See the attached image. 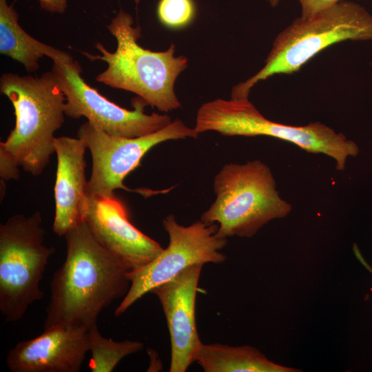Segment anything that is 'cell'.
I'll list each match as a JSON object with an SVG mask.
<instances>
[{
    "label": "cell",
    "instance_id": "obj_7",
    "mask_svg": "<svg viewBox=\"0 0 372 372\" xmlns=\"http://www.w3.org/2000/svg\"><path fill=\"white\" fill-rule=\"evenodd\" d=\"M42 216L35 211L11 216L0 225V311L6 322H17L43 297L40 289L54 249L44 244Z\"/></svg>",
    "mask_w": 372,
    "mask_h": 372
},
{
    "label": "cell",
    "instance_id": "obj_12",
    "mask_svg": "<svg viewBox=\"0 0 372 372\" xmlns=\"http://www.w3.org/2000/svg\"><path fill=\"white\" fill-rule=\"evenodd\" d=\"M203 265L189 267L153 288L162 306L171 340L170 372H185L196 362L203 344L196 323V296Z\"/></svg>",
    "mask_w": 372,
    "mask_h": 372
},
{
    "label": "cell",
    "instance_id": "obj_22",
    "mask_svg": "<svg viewBox=\"0 0 372 372\" xmlns=\"http://www.w3.org/2000/svg\"><path fill=\"white\" fill-rule=\"evenodd\" d=\"M280 0H269V3L272 7L276 6Z\"/></svg>",
    "mask_w": 372,
    "mask_h": 372
},
{
    "label": "cell",
    "instance_id": "obj_17",
    "mask_svg": "<svg viewBox=\"0 0 372 372\" xmlns=\"http://www.w3.org/2000/svg\"><path fill=\"white\" fill-rule=\"evenodd\" d=\"M91 359L89 368L92 372H111L118 362L128 355L143 348L140 341L125 340L114 341L103 337L94 324L87 331Z\"/></svg>",
    "mask_w": 372,
    "mask_h": 372
},
{
    "label": "cell",
    "instance_id": "obj_16",
    "mask_svg": "<svg viewBox=\"0 0 372 372\" xmlns=\"http://www.w3.org/2000/svg\"><path fill=\"white\" fill-rule=\"evenodd\" d=\"M196 362L205 372L299 371L273 362L257 349L250 346L203 343Z\"/></svg>",
    "mask_w": 372,
    "mask_h": 372
},
{
    "label": "cell",
    "instance_id": "obj_2",
    "mask_svg": "<svg viewBox=\"0 0 372 372\" xmlns=\"http://www.w3.org/2000/svg\"><path fill=\"white\" fill-rule=\"evenodd\" d=\"M133 23L132 17L121 9L107 25L116 40V50L111 52L98 42L95 48L102 55L82 52L92 61L101 60L107 63V68L96 76V81L133 92L161 112H168L180 107L174 83L187 68V59L174 56L173 43L163 52L143 48L138 43L141 29L139 25L133 27Z\"/></svg>",
    "mask_w": 372,
    "mask_h": 372
},
{
    "label": "cell",
    "instance_id": "obj_4",
    "mask_svg": "<svg viewBox=\"0 0 372 372\" xmlns=\"http://www.w3.org/2000/svg\"><path fill=\"white\" fill-rule=\"evenodd\" d=\"M347 40H372V15L359 4L340 1L313 15L297 18L276 37L264 67L234 86L231 98H248L260 81L296 72L322 50Z\"/></svg>",
    "mask_w": 372,
    "mask_h": 372
},
{
    "label": "cell",
    "instance_id": "obj_8",
    "mask_svg": "<svg viewBox=\"0 0 372 372\" xmlns=\"http://www.w3.org/2000/svg\"><path fill=\"white\" fill-rule=\"evenodd\" d=\"M163 226L169 236L167 247L146 265L130 271V287L114 311L116 316L123 314L153 288L169 281L189 267L225 260L221 250L227 238L218 235L217 224L200 220L183 226L169 214L163 220Z\"/></svg>",
    "mask_w": 372,
    "mask_h": 372
},
{
    "label": "cell",
    "instance_id": "obj_18",
    "mask_svg": "<svg viewBox=\"0 0 372 372\" xmlns=\"http://www.w3.org/2000/svg\"><path fill=\"white\" fill-rule=\"evenodd\" d=\"M160 22L170 28L189 25L196 14L194 0H159L156 8Z\"/></svg>",
    "mask_w": 372,
    "mask_h": 372
},
{
    "label": "cell",
    "instance_id": "obj_20",
    "mask_svg": "<svg viewBox=\"0 0 372 372\" xmlns=\"http://www.w3.org/2000/svg\"><path fill=\"white\" fill-rule=\"evenodd\" d=\"M301 6V17H309L344 0H298Z\"/></svg>",
    "mask_w": 372,
    "mask_h": 372
},
{
    "label": "cell",
    "instance_id": "obj_5",
    "mask_svg": "<svg viewBox=\"0 0 372 372\" xmlns=\"http://www.w3.org/2000/svg\"><path fill=\"white\" fill-rule=\"evenodd\" d=\"M214 189L216 200L200 220L217 224L218 235L225 238L251 237L292 209L279 196L269 167L258 160L225 164L214 178Z\"/></svg>",
    "mask_w": 372,
    "mask_h": 372
},
{
    "label": "cell",
    "instance_id": "obj_21",
    "mask_svg": "<svg viewBox=\"0 0 372 372\" xmlns=\"http://www.w3.org/2000/svg\"><path fill=\"white\" fill-rule=\"evenodd\" d=\"M17 0H14L16 1ZM42 9L51 13L63 14L67 8V0H39Z\"/></svg>",
    "mask_w": 372,
    "mask_h": 372
},
{
    "label": "cell",
    "instance_id": "obj_19",
    "mask_svg": "<svg viewBox=\"0 0 372 372\" xmlns=\"http://www.w3.org/2000/svg\"><path fill=\"white\" fill-rule=\"evenodd\" d=\"M19 166L8 156L0 153V178L1 180H17L20 176Z\"/></svg>",
    "mask_w": 372,
    "mask_h": 372
},
{
    "label": "cell",
    "instance_id": "obj_1",
    "mask_svg": "<svg viewBox=\"0 0 372 372\" xmlns=\"http://www.w3.org/2000/svg\"><path fill=\"white\" fill-rule=\"evenodd\" d=\"M65 238L66 257L51 280L43 327L88 330L104 308L126 295L132 269L96 240L85 221Z\"/></svg>",
    "mask_w": 372,
    "mask_h": 372
},
{
    "label": "cell",
    "instance_id": "obj_13",
    "mask_svg": "<svg viewBox=\"0 0 372 372\" xmlns=\"http://www.w3.org/2000/svg\"><path fill=\"white\" fill-rule=\"evenodd\" d=\"M87 331L63 327L44 329L11 349L6 365L12 372H78L89 351Z\"/></svg>",
    "mask_w": 372,
    "mask_h": 372
},
{
    "label": "cell",
    "instance_id": "obj_11",
    "mask_svg": "<svg viewBox=\"0 0 372 372\" xmlns=\"http://www.w3.org/2000/svg\"><path fill=\"white\" fill-rule=\"evenodd\" d=\"M85 222L96 240L132 270L146 265L163 249L132 224L125 205L115 194L89 196Z\"/></svg>",
    "mask_w": 372,
    "mask_h": 372
},
{
    "label": "cell",
    "instance_id": "obj_3",
    "mask_svg": "<svg viewBox=\"0 0 372 372\" xmlns=\"http://www.w3.org/2000/svg\"><path fill=\"white\" fill-rule=\"evenodd\" d=\"M0 92L12 103L15 125L0 143L3 153L37 176L55 154V132L64 123L66 98L51 71L40 77L5 73Z\"/></svg>",
    "mask_w": 372,
    "mask_h": 372
},
{
    "label": "cell",
    "instance_id": "obj_10",
    "mask_svg": "<svg viewBox=\"0 0 372 372\" xmlns=\"http://www.w3.org/2000/svg\"><path fill=\"white\" fill-rule=\"evenodd\" d=\"M198 135L194 128L188 127L180 119L157 132L134 138L110 135L86 121L80 125L77 136L92 157L88 196L111 195L117 189L130 191L123 180L150 149L168 140L197 138Z\"/></svg>",
    "mask_w": 372,
    "mask_h": 372
},
{
    "label": "cell",
    "instance_id": "obj_14",
    "mask_svg": "<svg viewBox=\"0 0 372 372\" xmlns=\"http://www.w3.org/2000/svg\"><path fill=\"white\" fill-rule=\"evenodd\" d=\"M54 147L57 165L52 230L58 236H65L85 221L88 199L85 159L87 147L82 139L69 136L56 137Z\"/></svg>",
    "mask_w": 372,
    "mask_h": 372
},
{
    "label": "cell",
    "instance_id": "obj_15",
    "mask_svg": "<svg viewBox=\"0 0 372 372\" xmlns=\"http://www.w3.org/2000/svg\"><path fill=\"white\" fill-rule=\"evenodd\" d=\"M19 15L7 0H0V53L19 62L28 72H36L39 61L48 56L52 61L70 55L28 34L19 25Z\"/></svg>",
    "mask_w": 372,
    "mask_h": 372
},
{
    "label": "cell",
    "instance_id": "obj_6",
    "mask_svg": "<svg viewBox=\"0 0 372 372\" xmlns=\"http://www.w3.org/2000/svg\"><path fill=\"white\" fill-rule=\"evenodd\" d=\"M194 130L198 134L216 131L225 136H267L293 143L314 154H323L343 170L347 160L359 154L358 146L342 134L320 122L292 126L265 118L248 98L218 99L203 103L196 114Z\"/></svg>",
    "mask_w": 372,
    "mask_h": 372
},
{
    "label": "cell",
    "instance_id": "obj_9",
    "mask_svg": "<svg viewBox=\"0 0 372 372\" xmlns=\"http://www.w3.org/2000/svg\"><path fill=\"white\" fill-rule=\"evenodd\" d=\"M52 61L51 72L66 98L67 116L74 119L84 116L102 131L126 138L154 133L172 122L167 114H145L147 104L139 96L132 101L133 110L110 101L83 80L82 68L72 56Z\"/></svg>",
    "mask_w": 372,
    "mask_h": 372
}]
</instances>
